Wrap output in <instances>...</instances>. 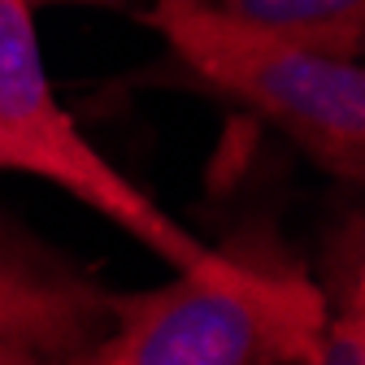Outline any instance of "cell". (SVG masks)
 <instances>
[{"label":"cell","instance_id":"obj_1","mask_svg":"<svg viewBox=\"0 0 365 365\" xmlns=\"http://www.w3.org/2000/svg\"><path fill=\"white\" fill-rule=\"evenodd\" d=\"M327 292L292 265L226 252L213 269L109 296L96 365H287L322 339Z\"/></svg>","mask_w":365,"mask_h":365},{"label":"cell","instance_id":"obj_2","mask_svg":"<svg viewBox=\"0 0 365 365\" xmlns=\"http://www.w3.org/2000/svg\"><path fill=\"white\" fill-rule=\"evenodd\" d=\"M144 22L174 57L244 101L339 178L365 174V66L313 43L244 26L196 0H153Z\"/></svg>","mask_w":365,"mask_h":365},{"label":"cell","instance_id":"obj_3","mask_svg":"<svg viewBox=\"0 0 365 365\" xmlns=\"http://www.w3.org/2000/svg\"><path fill=\"white\" fill-rule=\"evenodd\" d=\"M0 122L14 126L18 135H26L31 144H39L61 165L66 192H74L83 205L105 213L109 222H118L130 240L153 248L165 265L213 269L226 261V252L209 248L182 222H174L165 209H157L126 174H118L83 140V130L61 109L57 91L48 83L26 0H0Z\"/></svg>","mask_w":365,"mask_h":365},{"label":"cell","instance_id":"obj_4","mask_svg":"<svg viewBox=\"0 0 365 365\" xmlns=\"http://www.w3.org/2000/svg\"><path fill=\"white\" fill-rule=\"evenodd\" d=\"M109 335V292L0 217V365H66Z\"/></svg>","mask_w":365,"mask_h":365},{"label":"cell","instance_id":"obj_5","mask_svg":"<svg viewBox=\"0 0 365 365\" xmlns=\"http://www.w3.org/2000/svg\"><path fill=\"white\" fill-rule=\"evenodd\" d=\"M196 5L339 57L361 61L365 53V0H196Z\"/></svg>","mask_w":365,"mask_h":365},{"label":"cell","instance_id":"obj_6","mask_svg":"<svg viewBox=\"0 0 365 365\" xmlns=\"http://www.w3.org/2000/svg\"><path fill=\"white\" fill-rule=\"evenodd\" d=\"M327 292V322L304 356L287 365H365V265H361V222L348 231V252L331 257Z\"/></svg>","mask_w":365,"mask_h":365},{"label":"cell","instance_id":"obj_7","mask_svg":"<svg viewBox=\"0 0 365 365\" xmlns=\"http://www.w3.org/2000/svg\"><path fill=\"white\" fill-rule=\"evenodd\" d=\"M0 174H35V178H48V182H57V187H66L61 165L39 144H31L26 135H18L5 122H0Z\"/></svg>","mask_w":365,"mask_h":365},{"label":"cell","instance_id":"obj_8","mask_svg":"<svg viewBox=\"0 0 365 365\" xmlns=\"http://www.w3.org/2000/svg\"><path fill=\"white\" fill-rule=\"evenodd\" d=\"M26 5H122V0H26Z\"/></svg>","mask_w":365,"mask_h":365},{"label":"cell","instance_id":"obj_9","mask_svg":"<svg viewBox=\"0 0 365 365\" xmlns=\"http://www.w3.org/2000/svg\"><path fill=\"white\" fill-rule=\"evenodd\" d=\"M66 365H96V352H83V356H74V361H66Z\"/></svg>","mask_w":365,"mask_h":365}]
</instances>
